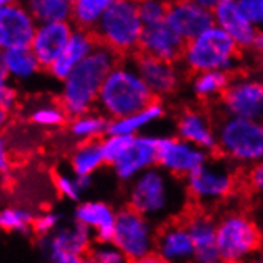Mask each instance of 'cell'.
I'll return each mask as SVG.
<instances>
[{
    "label": "cell",
    "mask_w": 263,
    "mask_h": 263,
    "mask_svg": "<svg viewBox=\"0 0 263 263\" xmlns=\"http://www.w3.org/2000/svg\"><path fill=\"white\" fill-rule=\"evenodd\" d=\"M128 208L153 223L176 220L189 204L183 180H179L155 166L136 177L126 189Z\"/></svg>",
    "instance_id": "cell-1"
},
{
    "label": "cell",
    "mask_w": 263,
    "mask_h": 263,
    "mask_svg": "<svg viewBox=\"0 0 263 263\" xmlns=\"http://www.w3.org/2000/svg\"><path fill=\"white\" fill-rule=\"evenodd\" d=\"M120 58L115 51L99 43L96 50L72 70L61 85L58 99L69 120L96 110L99 91L109 73L121 61Z\"/></svg>",
    "instance_id": "cell-2"
},
{
    "label": "cell",
    "mask_w": 263,
    "mask_h": 263,
    "mask_svg": "<svg viewBox=\"0 0 263 263\" xmlns=\"http://www.w3.org/2000/svg\"><path fill=\"white\" fill-rule=\"evenodd\" d=\"M153 101L157 99L137 73L133 61H120L99 91L96 110L109 120H118L144 110Z\"/></svg>",
    "instance_id": "cell-3"
},
{
    "label": "cell",
    "mask_w": 263,
    "mask_h": 263,
    "mask_svg": "<svg viewBox=\"0 0 263 263\" xmlns=\"http://www.w3.org/2000/svg\"><path fill=\"white\" fill-rule=\"evenodd\" d=\"M241 50L228 34L212 26L196 39L187 42L182 53L180 66L195 73L203 72H235L241 61Z\"/></svg>",
    "instance_id": "cell-4"
},
{
    "label": "cell",
    "mask_w": 263,
    "mask_h": 263,
    "mask_svg": "<svg viewBox=\"0 0 263 263\" xmlns=\"http://www.w3.org/2000/svg\"><path fill=\"white\" fill-rule=\"evenodd\" d=\"M217 152L233 166L263 163V120L223 117L217 123Z\"/></svg>",
    "instance_id": "cell-5"
},
{
    "label": "cell",
    "mask_w": 263,
    "mask_h": 263,
    "mask_svg": "<svg viewBox=\"0 0 263 263\" xmlns=\"http://www.w3.org/2000/svg\"><path fill=\"white\" fill-rule=\"evenodd\" d=\"M144 23L134 0H112L95 30L98 42L118 56L137 54L144 34Z\"/></svg>",
    "instance_id": "cell-6"
},
{
    "label": "cell",
    "mask_w": 263,
    "mask_h": 263,
    "mask_svg": "<svg viewBox=\"0 0 263 263\" xmlns=\"http://www.w3.org/2000/svg\"><path fill=\"white\" fill-rule=\"evenodd\" d=\"M258 222L242 211H227L217 219V249L223 263H244L261 249Z\"/></svg>",
    "instance_id": "cell-7"
},
{
    "label": "cell",
    "mask_w": 263,
    "mask_h": 263,
    "mask_svg": "<svg viewBox=\"0 0 263 263\" xmlns=\"http://www.w3.org/2000/svg\"><path fill=\"white\" fill-rule=\"evenodd\" d=\"M183 185L189 199L208 211L235 193L238 179L233 164L227 160L209 158L206 164L183 179Z\"/></svg>",
    "instance_id": "cell-8"
},
{
    "label": "cell",
    "mask_w": 263,
    "mask_h": 263,
    "mask_svg": "<svg viewBox=\"0 0 263 263\" xmlns=\"http://www.w3.org/2000/svg\"><path fill=\"white\" fill-rule=\"evenodd\" d=\"M158 228L157 223L145 219L131 208L118 209L114 228L112 244L125 254L131 261L155 254Z\"/></svg>",
    "instance_id": "cell-9"
},
{
    "label": "cell",
    "mask_w": 263,
    "mask_h": 263,
    "mask_svg": "<svg viewBox=\"0 0 263 263\" xmlns=\"http://www.w3.org/2000/svg\"><path fill=\"white\" fill-rule=\"evenodd\" d=\"M211 155L176 134L158 136V167L179 180L189 177L196 169L206 164Z\"/></svg>",
    "instance_id": "cell-10"
},
{
    "label": "cell",
    "mask_w": 263,
    "mask_h": 263,
    "mask_svg": "<svg viewBox=\"0 0 263 263\" xmlns=\"http://www.w3.org/2000/svg\"><path fill=\"white\" fill-rule=\"evenodd\" d=\"M133 64L141 75L144 83L148 86L155 99L163 101L176 95L182 88L185 80V69L180 64L166 63V61L152 58L142 53H137L133 59Z\"/></svg>",
    "instance_id": "cell-11"
},
{
    "label": "cell",
    "mask_w": 263,
    "mask_h": 263,
    "mask_svg": "<svg viewBox=\"0 0 263 263\" xmlns=\"http://www.w3.org/2000/svg\"><path fill=\"white\" fill-rule=\"evenodd\" d=\"M37 27L39 24L26 4L7 0L0 7V50L5 53L30 48Z\"/></svg>",
    "instance_id": "cell-12"
},
{
    "label": "cell",
    "mask_w": 263,
    "mask_h": 263,
    "mask_svg": "<svg viewBox=\"0 0 263 263\" xmlns=\"http://www.w3.org/2000/svg\"><path fill=\"white\" fill-rule=\"evenodd\" d=\"M227 117L263 120V82L255 79H235L220 98Z\"/></svg>",
    "instance_id": "cell-13"
},
{
    "label": "cell",
    "mask_w": 263,
    "mask_h": 263,
    "mask_svg": "<svg viewBox=\"0 0 263 263\" xmlns=\"http://www.w3.org/2000/svg\"><path fill=\"white\" fill-rule=\"evenodd\" d=\"M158 164V136L144 133L133 137L126 153L110 166L114 176L123 182L131 183L136 177Z\"/></svg>",
    "instance_id": "cell-14"
},
{
    "label": "cell",
    "mask_w": 263,
    "mask_h": 263,
    "mask_svg": "<svg viewBox=\"0 0 263 263\" xmlns=\"http://www.w3.org/2000/svg\"><path fill=\"white\" fill-rule=\"evenodd\" d=\"M95 235L86 227L73 222L70 225H63L58 228L50 236L39 238V247L45 258L51 261L61 255L86 257L91 247L95 246Z\"/></svg>",
    "instance_id": "cell-15"
},
{
    "label": "cell",
    "mask_w": 263,
    "mask_h": 263,
    "mask_svg": "<svg viewBox=\"0 0 263 263\" xmlns=\"http://www.w3.org/2000/svg\"><path fill=\"white\" fill-rule=\"evenodd\" d=\"M166 24L185 42L196 39L214 24L211 10L201 7L196 0H180L167 4Z\"/></svg>",
    "instance_id": "cell-16"
},
{
    "label": "cell",
    "mask_w": 263,
    "mask_h": 263,
    "mask_svg": "<svg viewBox=\"0 0 263 263\" xmlns=\"http://www.w3.org/2000/svg\"><path fill=\"white\" fill-rule=\"evenodd\" d=\"M212 14L214 24L228 34L239 50H254L258 30L247 21L238 0H219Z\"/></svg>",
    "instance_id": "cell-17"
},
{
    "label": "cell",
    "mask_w": 263,
    "mask_h": 263,
    "mask_svg": "<svg viewBox=\"0 0 263 263\" xmlns=\"http://www.w3.org/2000/svg\"><path fill=\"white\" fill-rule=\"evenodd\" d=\"M176 136L209 155L217 152V126L203 110L183 109L176 118Z\"/></svg>",
    "instance_id": "cell-18"
},
{
    "label": "cell",
    "mask_w": 263,
    "mask_h": 263,
    "mask_svg": "<svg viewBox=\"0 0 263 263\" xmlns=\"http://www.w3.org/2000/svg\"><path fill=\"white\" fill-rule=\"evenodd\" d=\"M117 209L102 199H83L73 209V222L86 227L96 242H112Z\"/></svg>",
    "instance_id": "cell-19"
},
{
    "label": "cell",
    "mask_w": 263,
    "mask_h": 263,
    "mask_svg": "<svg viewBox=\"0 0 263 263\" xmlns=\"http://www.w3.org/2000/svg\"><path fill=\"white\" fill-rule=\"evenodd\" d=\"M155 254L167 263H192L195 244L183 220L167 222L158 228Z\"/></svg>",
    "instance_id": "cell-20"
},
{
    "label": "cell",
    "mask_w": 263,
    "mask_h": 263,
    "mask_svg": "<svg viewBox=\"0 0 263 263\" xmlns=\"http://www.w3.org/2000/svg\"><path fill=\"white\" fill-rule=\"evenodd\" d=\"M185 45L187 42L182 40L164 21L161 24L148 26L144 29L139 53L166 61V63L179 64Z\"/></svg>",
    "instance_id": "cell-21"
},
{
    "label": "cell",
    "mask_w": 263,
    "mask_h": 263,
    "mask_svg": "<svg viewBox=\"0 0 263 263\" xmlns=\"http://www.w3.org/2000/svg\"><path fill=\"white\" fill-rule=\"evenodd\" d=\"M72 23H53L39 24L30 50L39 59L43 69L48 70L54 61L64 51L66 45L73 32Z\"/></svg>",
    "instance_id": "cell-22"
},
{
    "label": "cell",
    "mask_w": 263,
    "mask_h": 263,
    "mask_svg": "<svg viewBox=\"0 0 263 263\" xmlns=\"http://www.w3.org/2000/svg\"><path fill=\"white\" fill-rule=\"evenodd\" d=\"M99 45L95 32H88L82 29H73V32L66 45L64 51L54 61L53 66L48 69V73L53 79L63 83L72 73L75 67H79L83 61L96 50Z\"/></svg>",
    "instance_id": "cell-23"
},
{
    "label": "cell",
    "mask_w": 263,
    "mask_h": 263,
    "mask_svg": "<svg viewBox=\"0 0 263 263\" xmlns=\"http://www.w3.org/2000/svg\"><path fill=\"white\" fill-rule=\"evenodd\" d=\"M166 115V105L163 101H153L144 110L133 114L125 118L110 120L109 123V133L107 134H117V136H129L136 137L139 134H144V131L155 123H158Z\"/></svg>",
    "instance_id": "cell-24"
},
{
    "label": "cell",
    "mask_w": 263,
    "mask_h": 263,
    "mask_svg": "<svg viewBox=\"0 0 263 263\" xmlns=\"http://www.w3.org/2000/svg\"><path fill=\"white\" fill-rule=\"evenodd\" d=\"M183 222L193 239L195 251H209L217 247V219L209 211H192Z\"/></svg>",
    "instance_id": "cell-25"
},
{
    "label": "cell",
    "mask_w": 263,
    "mask_h": 263,
    "mask_svg": "<svg viewBox=\"0 0 263 263\" xmlns=\"http://www.w3.org/2000/svg\"><path fill=\"white\" fill-rule=\"evenodd\" d=\"M109 123L110 120L102 115L99 110H92L89 114L70 118L67 123V129L72 139L77 142H92L101 141L102 137L109 133Z\"/></svg>",
    "instance_id": "cell-26"
},
{
    "label": "cell",
    "mask_w": 263,
    "mask_h": 263,
    "mask_svg": "<svg viewBox=\"0 0 263 263\" xmlns=\"http://www.w3.org/2000/svg\"><path fill=\"white\" fill-rule=\"evenodd\" d=\"M105 164L101 142H82L77 145L69 158L70 173L77 177H92Z\"/></svg>",
    "instance_id": "cell-27"
},
{
    "label": "cell",
    "mask_w": 263,
    "mask_h": 263,
    "mask_svg": "<svg viewBox=\"0 0 263 263\" xmlns=\"http://www.w3.org/2000/svg\"><path fill=\"white\" fill-rule=\"evenodd\" d=\"M24 117L39 128H61L69 123V117L58 101L37 99L24 107Z\"/></svg>",
    "instance_id": "cell-28"
},
{
    "label": "cell",
    "mask_w": 263,
    "mask_h": 263,
    "mask_svg": "<svg viewBox=\"0 0 263 263\" xmlns=\"http://www.w3.org/2000/svg\"><path fill=\"white\" fill-rule=\"evenodd\" d=\"M4 63H5V70L8 73V79L18 83L32 80L43 69L30 48L5 51Z\"/></svg>",
    "instance_id": "cell-29"
},
{
    "label": "cell",
    "mask_w": 263,
    "mask_h": 263,
    "mask_svg": "<svg viewBox=\"0 0 263 263\" xmlns=\"http://www.w3.org/2000/svg\"><path fill=\"white\" fill-rule=\"evenodd\" d=\"M37 24L70 23L72 0H29L26 4Z\"/></svg>",
    "instance_id": "cell-30"
},
{
    "label": "cell",
    "mask_w": 263,
    "mask_h": 263,
    "mask_svg": "<svg viewBox=\"0 0 263 263\" xmlns=\"http://www.w3.org/2000/svg\"><path fill=\"white\" fill-rule=\"evenodd\" d=\"M110 4L112 0H73L72 26L75 29L95 32Z\"/></svg>",
    "instance_id": "cell-31"
},
{
    "label": "cell",
    "mask_w": 263,
    "mask_h": 263,
    "mask_svg": "<svg viewBox=\"0 0 263 263\" xmlns=\"http://www.w3.org/2000/svg\"><path fill=\"white\" fill-rule=\"evenodd\" d=\"M231 79L230 73L225 72H203L195 73L190 79V89L193 95L201 101L220 99L225 89L228 88Z\"/></svg>",
    "instance_id": "cell-32"
},
{
    "label": "cell",
    "mask_w": 263,
    "mask_h": 263,
    "mask_svg": "<svg viewBox=\"0 0 263 263\" xmlns=\"http://www.w3.org/2000/svg\"><path fill=\"white\" fill-rule=\"evenodd\" d=\"M34 214L21 206H7L0 209V230L8 233L29 236L32 233Z\"/></svg>",
    "instance_id": "cell-33"
},
{
    "label": "cell",
    "mask_w": 263,
    "mask_h": 263,
    "mask_svg": "<svg viewBox=\"0 0 263 263\" xmlns=\"http://www.w3.org/2000/svg\"><path fill=\"white\" fill-rule=\"evenodd\" d=\"M133 137L129 136H117V134H107L105 137L101 139V148L105 164L114 166L123 155L126 153V150L131 145Z\"/></svg>",
    "instance_id": "cell-34"
},
{
    "label": "cell",
    "mask_w": 263,
    "mask_h": 263,
    "mask_svg": "<svg viewBox=\"0 0 263 263\" xmlns=\"http://www.w3.org/2000/svg\"><path fill=\"white\" fill-rule=\"evenodd\" d=\"M88 263H133L112 242H95L86 254Z\"/></svg>",
    "instance_id": "cell-35"
},
{
    "label": "cell",
    "mask_w": 263,
    "mask_h": 263,
    "mask_svg": "<svg viewBox=\"0 0 263 263\" xmlns=\"http://www.w3.org/2000/svg\"><path fill=\"white\" fill-rule=\"evenodd\" d=\"M54 189L56 192L63 196L67 201H72V203H82V196H83V190L80 187L79 177H75L72 173H66V171H59L54 174Z\"/></svg>",
    "instance_id": "cell-36"
},
{
    "label": "cell",
    "mask_w": 263,
    "mask_h": 263,
    "mask_svg": "<svg viewBox=\"0 0 263 263\" xmlns=\"http://www.w3.org/2000/svg\"><path fill=\"white\" fill-rule=\"evenodd\" d=\"M139 8V16L144 23L145 27L148 26H157L166 21L167 14V4L161 2V0H142L137 2Z\"/></svg>",
    "instance_id": "cell-37"
},
{
    "label": "cell",
    "mask_w": 263,
    "mask_h": 263,
    "mask_svg": "<svg viewBox=\"0 0 263 263\" xmlns=\"http://www.w3.org/2000/svg\"><path fill=\"white\" fill-rule=\"evenodd\" d=\"M61 223H63V214L58 211H45L34 219L32 233L39 238H46L53 235L58 228L63 227Z\"/></svg>",
    "instance_id": "cell-38"
},
{
    "label": "cell",
    "mask_w": 263,
    "mask_h": 263,
    "mask_svg": "<svg viewBox=\"0 0 263 263\" xmlns=\"http://www.w3.org/2000/svg\"><path fill=\"white\" fill-rule=\"evenodd\" d=\"M239 8L257 30H263V0H238Z\"/></svg>",
    "instance_id": "cell-39"
},
{
    "label": "cell",
    "mask_w": 263,
    "mask_h": 263,
    "mask_svg": "<svg viewBox=\"0 0 263 263\" xmlns=\"http://www.w3.org/2000/svg\"><path fill=\"white\" fill-rule=\"evenodd\" d=\"M247 185L260 198H263V163H258L247 171Z\"/></svg>",
    "instance_id": "cell-40"
},
{
    "label": "cell",
    "mask_w": 263,
    "mask_h": 263,
    "mask_svg": "<svg viewBox=\"0 0 263 263\" xmlns=\"http://www.w3.org/2000/svg\"><path fill=\"white\" fill-rule=\"evenodd\" d=\"M11 171L10 147L4 136H0V174H8Z\"/></svg>",
    "instance_id": "cell-41"
},
{
    "label": "cell",
    "mask_w": 263,
    "mask_h": 263,
    "mask_svg": "<svg viewBox=\"0 0 263 263\" xmlns=\"http://www.w3.org/2000/svg\"><path fill=\"white\" fill-rule=\"evenodd\" d=\"M48 263H88V260L83 255H61Z\"/></svg>",
    "instance_id": "cell-42"
},
{
    "label": "cell",
    "mask_w": 263,
    "mask_h": 263,
    "mask_svg": "<svg viewBox=\"0 0 263 263\" xmlns=\"http://www.w3.org/2000/svg\"><path fill=\"white\" fill-rule=\"evenodd\" d=\"M10 83L8 73L5 70V63H4V51L0 50V88H4L5 85Z\"/></svg>",
    "instance_id": "cell-43"
},
{
    "label": "cell",
    "mask_w": 263,
    "mask_h": 263,
    "mask_svg": "<svg viewBox=\"0 0 263 263\" xmlns=\"http://www.w3.org/2000/svg\"><path fill=\"white\" fill-rule=\"evenodd\" d=\"M133 263H167L166 260H163L160 255H157V254H150V255H147V257H144V258H139V260H136V261H133Z\"/></svg>",
    "instance_id": "cell-44"
},
{
    "label": "cell",
    "mask_w": 263,
    "mask_h": 263,
    "mask_svg": "<svg viewBox=\"0 0 263 263\" xmlns=\"http://www.w3.org/2000/svg\"><path fill=\"white\" fill-rule=\"evenodd\" d=\"M254 50L257 54H260L263 58V30H258V35H257V40H255V45H254Z\"/></svg>",
    "instance_id": "cell-45"
},
{
    "label": "cell",
    "mask_w": 263,
    "mask_h": 263,
    "mask_svg": "<svg viewBox=\"0 0 263 263\" xmlns=\"http://www.w3.org/2000/svg\"><path fill=\"white\" fill-rule=\"evenodd\" d=\"M8 121H10V114L0 107V131L8 125Z\"/></svg>",
    "instance_id": "cell-46"
},
{
    "label": "cell",
    "mask_w": 263,
    "mask_h": 263,
    "mask_svg": "<svg viewBox=\"0 0 263 263\" xmlns=\"http://www.w3.org/2000/svg\"><path fill=\"white\" fill-rule=\"evenodd\" d=\"M196 2L203 7V8H206V10H214L215 8V5H217V2L219 0H196Z\"/></svg>",
    "instance_id": "cell-47"
},
{
    "label": "cell",
    "mask_w": 263,
    "mask_h": 263,
    "mask_svg": "<svg viewBox=\"0 0 263 263\" xmlns=\"http://www.w3.org/2000/svg\"><path fill=\"white\" fill-rule=\"evenodd\" d=\"M244 263H263V249H260L257 254H254L251 258H247Z\"/></svg>",
    "instance_id": "cell-48"
},
{
    "label": "cell",
    "mask_w": 263,
    "mask_h": 263,
    "mask_svg": "<svg viewBox=\"0 0 263 263\" xmlns=\"http://www.w3.org/2000/svg\"><path fill=\"white\" fill-rule=\"evenodd\" d=\"M257 219H258L260 225H263V204H260V208L257 211Z\"/></svg>",
    "instance_id": "cell-49"
},
{
    "label": "cell",
    "mask_w": 263,
    "mask_h": 263,
    "mask_svg": "<svg viewBox=\"0 0 263 263\" xmlns=\"http://www.w3.org/2000/svg\"><path fill=\"white\" fill-rule=\"evenodd\" d=\"M5 2H7V0H0V7H2V5H4Z\"/></svg>",
    "instance_id": "cell-50"
}]
</instances>
